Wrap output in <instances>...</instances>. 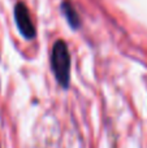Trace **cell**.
Returning <instances> with one entry per match:
<instances>
[{
	"mask_svg": "<svg viewBox=\"0 0 147 148\" xmlns=\"http://www.w3.org/2000/svg\"><path fill=\"white\" fill-rule=\"evenodd\" d=\"M51 66L56 81L61 87L67 88L70 81V55L64 40H57L52 47Z\"/></svg>",
	"mask_w": 147,
	"mask_h": 148,
	"instance_id": "1",
	"label": "cell"
},
{
	"mask_svg": "<svg viewBox=\"0 0 147 148\" xmlns=\"http://www.w3.org/2000/svg\"><path fill=\"white\" fill-rule=\"evenodd\" d=\"M63 10H64V14H65V17H67L68 22L70 23V26H72V27H80L81 20H80V17H78L76 9L72 7V4L68 1L63 3Z\"/></svg>",
	"mask_w": 147,
	"mask_h": 148,
	"instance_id": "3",
	"label": "cell"
},
{
	"mask_svg": "<svg viewBox=\"0 0 147 148\" xmlns=\"http://www.w3.org/2000/svg\"><path fill=\"white\" fill-rule=\"evenodd\" d=\"M14 20L20 33L26 39H33L35 36V27L30 17V12L23 3H18L14 7Z\"/></svg>",
	"mask_w": 147,
	"mask_h": 148,
	"instance_id": "2",
	"label": "cell"
}]
</instances>
